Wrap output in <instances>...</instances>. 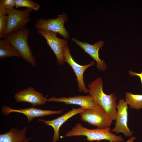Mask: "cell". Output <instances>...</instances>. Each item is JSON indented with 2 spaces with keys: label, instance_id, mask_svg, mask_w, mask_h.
<instances>
[{
  "label": "cell",
  "instance_id": "6da1fadb",
  "mask_svg": "<svg viewBox=\"0 0 142 142\" xmlns=\"http://www.w3.org/2000/svg\"><path fill=\"white\" fill-rule=\"evenodd\" d=\"M103 82L98 77L88 85V93L97 104L102 108L113 120H115L117 97L113 93L105 94L103 89Z\"/></svg>",
  "mask_w": 142,
  "mask_h": 142
},
{
  "label": "cell",
  "instance_id": "7a4b0ae2",
  "mask_svg": "<svg viewBox=\"0 0 142 142\" xmlns=\"http://www.w3.org/2000/svg\"><path fill=\"white\" fill-rule=\"evenodd\" d=\"M110 129L109 127L104 129H89L83 127L80 123H77L63 136L83 135L85 136L87 139L90 141L107 140L113 142H123L124 140L122 136L111 132Z\"/></svg>",
  "mask_w": 142,
  "mask_h": 142
},
{
  "label": "cell",
  "instance_id": "3957f363",
  "mask_svg": "<svg viewBox=\"0 0 142 142\" xmlns=\"http://www.w3.org/2000/svg\"><path fill=\"white\" fill-rule=\"evenodd\" d=\"M29 30L24 27L7 35L3 40L9 42L20 54L24 60L35 67L36 63L28 40Z\"/></svg>",
  "mask_w": 142,
  "mask_h": 142
},
{
  "label": "cell",
  "instance_id": "277c9868",
  "mask_svg": "<svg viewBox=\"0 0 142 142\" xmlns=\"http://www.w3.org/2000/svg\"><path fill=\"white\" fill-rule=\"evenodd\" d=\"M81 120L89 124L104 129L110 127L113 120L104 109L98 105L85 109L79 113Z\"/></svg>",
  "mask_w": 142,
  "mask_h": 142
},
{
  "label": "cell",
  "instance_id": "5b68a950",
  "mask_svg": "<svg viewBox=\"0 0 142 142\" xmlns=\"http://www.w3.org/2000/svg\"><path fill=\"white\" fill-rule=\"evenodd\" d=\"M32 10L27 8L23 10L14 8L11 9L10 13L7 16L6 28L3 38L11 33L26 27L27 24L31 20L30 14Z\"/></svg>",
  "mask_w": 142,
  "mask_h": 142
},
{
  "label": "cell",
  "instance_id": "8992f818",
  "mask_svg": "<svg viewBox=\"0 0 142 142\" xmlns=\"http://www.w3.org/2000/svg\"><path fill=\"white\" fill-rule=\"evenodd\" d=\"M65 13L59 14L56 18H39L36 22L34 27L37 30L51 31L59 34L65 39L69 37L68 32L64 26V23L68 20Z\"/></svg>",
  "mask_w": 142,
  "mask_h": 142
},
{
  "label": "cell",
  "instance_id": "52a82bcc",
  "mask_svg": "<svg viewBox=\"0 0 142 142\" xmlns=\"http://www.w3.org/2000/svg\"><path fill=\"white\" fill-rule=\"evenodd\" d=\"M70 52V50L67 45L63 49L64 62L68 63L72 68L76 75L78 84V91L80 92L87 93H88V89L86 88L84 82V72L88 68L95 65V62L93 61H91L87 65H80L74 60Z\"/></svg>",
  "mask_w": 142,
  "mask_h": 142
},
{
  "label": "cell",
  "instance_id": "ba28073f",
  "mask_svg": "<svg viewBox=\"0 0 142 142\" xmlns=\"http://www.w3.org/2000/svg\"><path fill=\"white\" fill-rule=\"evenodd\" d=\"M37 33L46 39L47 44L53 50L58 63L62 65L64 63L63 49L68 44L66 40L57 37V33L50 31L37 30Z\"/></svg>",
  "mask_w": 142,
  "mask_h": 142
},
{
  "label": "cell",
  "instance_id": "9c48e42d",
  "mask_svg": "<svg viewBox=\"0 0 142 142\" xmlns=\"http://www.w3.org/2000/svg\"><path fill=\"white\" fill-rule=\"evenodd\" d=\"M128 105L123 99L119 100L117 105L115 125L110 131L116 133H121L126 137H130L132 133L128 125Z\"/></svg>",
  "mask_w": 142,
  "mask_h": 142
},
{
  "label": "cell",
  "instance_id": "30bf717a",
  "mask_svg": "<svg viewBox=\"0 0 142 142\" xmlns=\"http://www.w3.org/2000/svg\"><path fill=\"white\" fill-rule=\"evenodd\" d=\"M64 109L58 110H43L33 107L24 109H15L5 105H3L1 107L2 112L4 116L11 113L16 112L22 113L27 117L28 122L31 121L34 118L55 114H60L63 112Z\"/></svg>",
  "mask_w": 142,
  "mask_h": 142
},
{
  "label": "cell",
  "instance_id": "8fae6325",
  "mask_svg": "<svg viewBox=\"0 0 142 142\" xmlns=\"http://www.w3.org/2000/svg\"><path fill=\"white\" fill-rule=\"evenodd\" d=\"M14 97L17 102H28L31 103L33 107L44 104L47 99V97H44L42 93L31 87L19 91Z\"/></svg>",
  "mask_w": 142,
  "mask_h": 142
},
{
  "label": "cell",
  "instance_id": "7c38bea8",
  "mask_svg": "<svg viewBox=\"0 0 142 142\" xmlns=\"http://www.w3.org/2000/svg\"><path fill=\"white\" fill-rule=\"evenodd\" d=\"M71 40L95 61L97 67L99 71L104 72L106 70L107 65L103 60L100 58L99 54V49L104 44V41L100 40L94 44H91L87 42H80L74 38H72Z\"/></svg>",
  "mask_w": 142,
  "mask_h": 142
},
{
  "label": "cell",
  "instance_id": "4fadbf2b",
  "mask_svg": "<svg viewBox=\"0 0 142 142\" xmlns=\"http://www.w3.org/2000/svg\"><path fill=\"white\" fill-rule=\"evenodd\" d=\"M47 102L64 103L67 104L80 105L84 109L91 108L97 105L93 100L91 95H78L68 97L56 98L52 97L47 99Z\"/></svg>",
  "mask_w": 142,
  "mask_h": 142
},
{
  "label": "cell",
  "instance_id": "5bb4252c",
  "mask_svg": "<svg viewBox=\"0 0 142 142\" xmlns=\"http://www.w3.org/2000/svg\"><path fill=\"white\" fill-rule=\"evenodd\" d=\"M85 110L81 107L78 108H73L71 110L55 119L51 120H45L39 119L38 120L42 121L43 123L50 126L53 127L54 134L52 141L56 142L59 139V130L61 125L70 118Z\"/></svg>",
  "mask_w": 142,
  "mask_h": 142
},
{
  "label": "cell",
  "instance_id": "9a60e30c",
  "mask_svg": "<svg viewBox=\"0 0 142 142\" xmlns=\"http://www.w3.org/2000/svg\"><path fill=\"white\" fill-rule=\"evenodd\" d=\"M27 129L26 126L18 130L12 128L9 131L0 135V142H29V139L26 136Z\"/></svg>",
  "mask_w": 142,
  "mask_h": 142
},
{
  "label": "cell",
  "instance_id": "2e32d148",
  "mask_svg": "<svg viewBox=\"0 0 142 142\" xmlns=\"http://www.w3.org/2000/svg\"><path fill=\"white\" fill-rule=\"evenodd\" d=\"M16 56L22 58L20 54L9 42L0 39V59Z\"/></svg>",
  "mask_w": 142,
  "mask_h": 142
},
{
  "label": "cell",
  "instance_id": "e0dca14e",
  "mask_svg": "<svg viewBox=\"0 0 142 142\" xmlns=\"http://www.w3.org/2000/svg\"><path fill=\"white\" fill-rule=\"evenodd\" d=\"M125 101L130 108L139 110L142 109V95L135 94L130 92L125 93Z\"/></svg>",
  "mask_w": 142,
  "mask_h": 142
},
{
  "label": "cell",
  "instance_id": "ac0fdd59",
  "mask_svg": "<svg viewBox=\"0 0 142 142\" xmlns=\"http://www.w3.org/2000/svg\"><path fill=\"white\" fill-rule=\"evenodd\" d=\"M16 8L20 7H26L35 11L39 10L40 5L31 0H16Z\"/></svg>",
  "mask_w": 142,
  "mask_h": 142
},
{
  "label": "cell",
  "instance_id": "d6986e66",
  "mask_svg": "<svg viewBox=\"0 0 142 142\" xmlns=\"http://www.w3.org/2000/svg\"><path fill=\"white\" fill-rule=\"evenodd\" d=\"M16 6V0H0V7L10 9Z\"/></svg>",
  "mask_w": 142,
  "mask_h": 142
},
{
  "label": "cell",
  "instance_id": "ffe728a7",
  "mask_svg": "<svg viewBox=\"0 0 142 142\" xmlns=\"http://www.w3.org/2000/svg\"><path fill=\"white\" fill-rule=\"evenodd\" d=\"M7 16L4 15L0 17V38H3L5 31Z\"/></svg>",
  "mask_w": 142,
  "mask_h": 142
},
{
  "label": "cell",
  "instance_id": "44dd1931",
  "mask_svg": "<svg viewBox=\"0 0 142 142\" xmlns=\"http://www.w3.org/2000/svg\"><path fill=\"white\" fill-rule=\"evenodd\" d=\"M128 72L129 74L131 76H137L139 77L141 84L142 88V71L139 73H137L131 70H129Z\"/></svg>",
  "mask_w": 142,
  "mask_h": 142
},
{
  "label": "cell",
  "instance_id": "7402d4cb",
  "mask_svg": "<svg viewBox=\"0 0 142 142\" xmlns=\"http://www.w3.org/2000/svg\"><path fill=\"white\" fill-rule=\"evenodd\" d=\"M10 9H6L3 7H0V17L8 14L10 12Z\"/></svg>",
  "mask_w": 142,
  "mask_h": 142
},
{
  "label": "cell",
  "instance_id": "603a6c76",
  "mask_svg": "<svg viewBox=\"0 0 142 142\" xmlns=\"http://www.w3.org/2000/svg\"><path fill=\"white\" fill-rule=\"evenodd\" d=\"M136 139V137L134 136H131L129 139L125 142H134V141ZM109 142H113L112 141H109Z\"/></svg>",
  "mask_w": 142,
  "mask_h": 142
},
{
  "label": "cell",
  "instance_id": "cb8c5ba5",
  "mask_svg": "<svg viewBox=\"0 0 142 142\" xmlns=\"http://www.w3.org/2000/svg\"><path fill=\"white\" fill-rule=\"evenodd\" d=\"M52 142H53L52 141Z\"/></svg>",
  "mask_w": 142,
  "mask_h": 142
}]
</instances>
